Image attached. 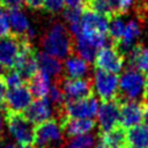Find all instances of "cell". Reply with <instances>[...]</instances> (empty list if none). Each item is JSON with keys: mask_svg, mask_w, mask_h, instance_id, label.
<instances>
[{"mask_svg": "<svg viewBox=\"0 0 148 148\" xmlns=\"http://www.w3.org/2000/svg\"><path fill=\"white\" fill-rule=\"evenodd\" d=\"M42 45L44 52L58 59L68 57L74 50L72 34L61 23H54L50 27V29L43 37Z\"/></svg>", "mask_w": 148, "mask_h": 148, "instance_id": "obj_1", "label": "cell"}, {"mask_svg": "<svg viewBox=\"0 0 148 148\" xmlns=\"http://www.w3.org/2000/svg\"><path fill=\"white\" fill-rule=\"evenodd\" d=\"M34 148H60L65 145V134L57 119L35 125Z\"/></svg>", "mask_w": 148, "mask_h": 148, "instance_id": "obj_2", "label": "cell"}, {"mask_svg": "<svg viewBox=\"0 0 148 148\" xmlns=\"http://www.w3.org/2000/svg\"><path fill=\"white\" fill-rule=\"evenodd\" d=\"M145 86V76L143 74L128 66L120 77H118V95L117 99L120 102L123 101H135L138 97L142 96Z\"/></svg>", "mask_w": 148, "mask_h": 148, "instance_id": "obj_3", "label": "cell"}, {"mask_svg": "<svg viewBox=\"0 0 148 148\" xmlns=\"http://www.w3.org/2000/svg\"><path fill=\"white\" fill-rule=\"evenodd\" d=\"M99 102L94 94L84 98L66 101L57 120L60 124L65 118H92L97 114Z\"/></svg>", "mask_w": 148, "mask_h": 148, "instance_id": "obj_4", "label": "cell"}, {"mask_svg": "<svg viewBox=\"0 0 148 148\" xmlns=\"http://www.w3.org/2000/svg\"><path fill=\"white\" fill-rule=\"evenodd\" d=\"M6 125L9 134L18 145H32L35 135V125L30 123L23 113L6 112Z\"/></svg>", "mask_w": 148, "mask_h": 148, "instance_id": "obj_5", "label": "cell"}, {"mask_svg": "<svg viewBox=\"0 0 148 148\" xmlns=\"http://www.w3.org/2000/svg\"><path fill=\"white\" fill-rule=\"evenodd\" d=\"M124 53L116 45H105L101 47L95 56L94 62L96 68L110 72V73H119L121 72L125 62Z\"/></svg>", "mask_w": 148, "mask_h": 148, "instance_id": "obj_6", "label": "cell"}, {"mask_svg": "<svg viewBox=\"0 0 148 148\" xmlns=\"http://www.w3.org/2000/svg\"><path fill=\"white\" fill-rule=\"evenodd\" d=\"M92 88L97 96L104 102L114 99L118 95V76L99 68H96L92 76Z\"/></svg>", "mask_w": 148, "mask_h": 148, "instance_id": "obj_7", "label": "cell"}, {"mask_svg": "<svg viewBox=\"0 0 148 148\" xmlns=\"http://www.w3.org/2000/svg\"><path fill=\"white\" fill-rule=\"evenodd\" d=\"M24 40L28 39L14 34L0 38V66L2 68L12 69L15 67Z\"/></svg>", "mask_w": 148, "mask_h": 148, "instance_id": "obj_8", "label": "cell"}, {"mask_svg": "<svg viewBox=\"0 0 148 148\" xmlns=\"http://www.w3.org/2000/svg\"><path fill=\"white\" fill-rule=\"evenodd\" d=\"M59 83L65 94L66 101L80 99L94 94L92 80L90 77H65L61 81L59 80Z\"/></svg>", "mask_w": 148, "mask_h": 148, "instance_id": "obj_9", "label": "cell"}, {"mask_svg": "<svg viewBox=\"0 0 148 148\" xmlns=\"http://www.w3.org/2000/svg\"><path fill=\"white\" fill-rule=\"evenodd\" d=\"M14 68L20 73L22 79L27 81L38 72L37 52L30 40H24Z\"/></svg>", "mask_w": 148, "mask_h": 148, "instance_id": "obj_10", "label": "cell"}, {"mask_svg": "<svg viewBox=\"0 0 148 148\" xmlns=\"http://www.w3.org/2000/svg\"><path fill=\"white\" fill-rule=\"evenodd\" d=\"M31 94L29 88L23 83L17 87L9 88L7 90L5 105L6 112H14V113H23L28 105L31 103ZM5 112V113H6Z\"/></svg>", "mask_w": 148, "mask_h": 148, "instance_id": "obj_11", "label": "cell"}, {"mask_svg": "<svg viewBox=\"0 0 148 148\" xmlns=\"http://www.w3.org/2000/svg\"><path fill=\"white\" fill-rule=\"evenodd\" d=\"M119 108L120 103L117 98L104 101L97 111L99 132H108L119 125Z\"/></svg>", "mask_w": 148, "mask_h": 148, "instance_id": "obj_12", "label": "cell"}, {"mask_svg": "<svg viewBox=\"0 0 148 148\" xmlns=\"http://www.w3.org/2000/svg\"><path fill=\"white\" fill-rule=\"evenodd\" d=\"M143 103L136 101H123L119 108V125L124 128H131L142 121Z\"/></svg>", "mask_w": 148, "mask_h": 148, "instance_id": "obj_13", "label": "cell"}, {"mask_svg": "<svg viewBox=\"0 0 148 148\" xmlns=\"http://www.w3.org/2000/svg\"><path fill=\"white\" fill-rule=\"evenodd\" d=\"M23 114L30 123H32L34 125H38L49 119H52L53 108L47 98H36L35 101H31V103L24 110Z\"/></svg>", "mask_w": 148, "mask_h": 148, "instance_id": "obj_14", "label": "cell"}, {"mask_svg": "<svg viewBox=\"0 0 148 148\" xmlns=\"http://www.w3.org/2000/svg\"><path fill=\"white\" fill-rule=\"evenodd\" d=\"M109 20L90 9L83 8L80 20V34H105L108 35ZM77 36V35H76ZM75 37V36H74Z\"/></svg>", "mask_w": 148, "mask_h": 148, "instance_id": "obj_15", "label": "cell"}, {"mask_svg": "<svg viewBox=\"0 0 148 148\" xmlns=\"http://www.w3.org/2000/svg\"><path fill=\"white\" fill-rule=\"evenodd\" d=\"M60 126L66 136H76L81 134L89 133L96 126L95 120L92 118H65Z\"/></svg>", "mask_w": 148, "mask_h": 148, "instance_id": "obj_16", "label": "cell"}, {"mask_svg": "<svg viewBox=\"0 0 148 148\" xmlns=\"http://www.w3.org/2000/svg\"><path fill=\"white\" fill-rule=\"evenodd\" d=\"M143 27H145V25L135 18V20H131V21L126 24V27L124 28L123 37H121L119 44L117 45V47L124 53L125 57H126L127 52L130 51V49L136 43L135 40L140 37Z\"/></svg>", "mask_w": 148, "mask_h": 148, "instance_id": "obj_17", "label": "cell"}, {"mask_svg": "<svg viewBox=\"0 0 148 148\" xmlns=\"http://www.w3.org/2000/svg\"><path fill=\"white\" fill-rule=\"evenodd\" d=\"M128 64L131 67L140 71L142 74L148 73V47L142 42H136L127 52Z\"/></svg>", "mask_w": 148, "mask_h": 148, "instance_id": "obj_18", "label": "cell"}, {"mask_svg": "<svg viewBox=\"0 0 148 148\" xmlns=\"http://www.w3.org/2000/svg\"><path fill=\"white\" fill-rule=\"evenodd\" d=\"M62 69H65L67 77H84L89 72V62L79 56L69 54L66 57Z\"/></svg>", "mask_w": 148, "mask_h": 148, "instance_id": "obj_19", "label": "cell"}, {"mask_svg": "<svg viewBox=\"0 0 148 148\" xmlns=\"http://www.w3.org/2000/svg\"><path fill=\"white\" fill-rule=\"evenodd\" d=\"M37 65L40 72L47 74L49 76H60L62 73V64L60 59L46 53L39 52L37 53Z\"/></svg>", "mask_w": 148, "mask_h": 148, "instance_id": "obj_20", "label": "cell"}, {"mask_svg": "<svg viewBox=\"0 0 148 148\" xmlns=\"http://www.w3.org/2000/svg\"><path fill=\"white\" fill-rule=\"evenodd\" d=\"M126 128L118 125L117 127L101 133V142L108 148H125L127 146V135Z\"/></svg>", "mask_w": 148, "mask_h": 148, "instance_id": "obj_21", "label": "cell"}, {"mask_svg": "<svg viewBox=\"0 0 148 148\" xmlns=\"http://www.w3.org/2000/svg\"><path fill=\"white\" fill-rule=\"evenodd\" d=\"M29 91L31 94V96L36 97V98H43L46 97L51 87V82H50V76L43 72H37L34 76H31L29 80Z\"/></svg>", "mask_w": 148, "mask_h": 148, "instance_id": "obj_22", "label": "cell"}, {"mask_svg": "<svg viewBox=\"0 0 148 148\" xmlns=\"http://www.w3.org/2000/svg\"><path fill=\"white\" fill-rule=\"evenodd\" d=\"M7 15L9 20L10 30H13L14 35L22 36L25 38V35L31 29L30 22L25 16V14L21 9H9Z\"/></svg>", "mask_w": 148, "mask_h": 148, "instance_id": "obj_23", "label": "cell"}, {"mask_svg": "<svg viewBox=\"0 0 148 148\" xmlns=\"http://www.w3.org/2000/svg\"><path fill=\"white\" fill-rule=\"evenodd\" d=\"M127 146L132 148H148V127L145 125H135L126 131Z\"/></svg>", "mask_w": 148, "mask_h": 148, "instance_id": "obj_24", "label": "cell"}, {"mask_svg": "<svg viewBox=\"0 0 148 148\" xmlns=\"http://www.w3.org/2000/svg\"><path fill=\"white\" fill-rule=\"evenodd\" d=\"M75 42H74V50L76 52V56L81 57L82 59H84L88 62L94 61L96 52L98 51L97 49H95L88 40H86L83 37L81 36H76L74 37Z\"/></svg>", "mask_w": 148, "mask_h": 148, "instance_id": "obj_25", "label": "cell"}, {"mask_svg": "<svg viewBox=\"0 0 148 148\" xmlns=\"http://www.w3.org/2000/svg\"><path fill=\"white\" fill-rule=\"evenodd\" d=\"M124 23H123V20L119 18V16H113L109 20V23H108V37L109 39L111 40V44L112 45H118L121 37H123V34H124Z\"/></svg>", "mask_w": 148, "mask_h": 148, "instance_id": "obj_26", "label": "cell"}, {"mask_svg": "<svg viewBox=\"0 0 148 148\" xmlns=\"http://www.w3.org/2000/svg\"><path fill=\"white\" fill-rule=\"evenodd\" d=\"M94 145H95V138L89 133L72 136L66 142L67 148H91Z\"/></svg>", "mask_w": 148, "mask_h": 148, "instance_id": "obj_27", "label": "cell"}, {"mask_svg": "<svg viewBox=\"0 0 148 148\" xmlns=\"http://www.w3.org/2000/svg\"><path fill=\"white\" fill-rule=\"evenodd\" d=\"M2 77L7 84L8 88H13V87H17V86H21L24 83V80L22 79V76L20 75V73L15 69V68H12V69H8L6 73L2 74Z\"/></svg>", "mask_w": 148, "mask_h": 148, "instance_id": "obj_28", "label": "cell"}, {"mask_svg": "<svg viewBox=\"0 0 148 148\" xmlns=\"http://www.w3.org/2000/svg\"><path fill=\"white\" fill-rule=\"evenodd\" d=\"M83 8H69L67 7L64 10V18L68 22V24H73V23H79L81 20V15H82Z\"/></svg>", "mask_w": 148, "mask_h": 148, "instance_id": "obj_29", "label": "cell"}, {"mask_svg": "<svg viewBox=\"0 0 148 148\" xmlns=\"http://www.w3.org/2000/svg\"><path fill=\"white\" fill-rule=\"evenodd\" d=\"M65 6V0H44V7L46 12L49 13H58L60 12Z\"/></svg>", "mask_w": 148, "mask_h": 148, "instance_id": "obj_30", "label": "cell"}, {"mask_svg": "<svg viewBox=\"0 0 148 148\" xmlns=\"http://www.w3.org/2000/svg\"><path fill=\"white\" fill-rule=\"evenodd\" d=\"M8 35H10V25H9L8 15L5 13V10L0 9V38H3Z\"/></svg>", "mask_w": 148, "mask_h": 148, "instance_id": "obj_31", "label": "cell"}, {"mask_svg": "<svg viewBox=\"0 0 148 148\" xmlns=\"http://www.w3.org/2000/svg\"><path fill=\"white\" fill-rule=\"evenodd\" d=\"M7 90L8 87L2 77V74H0V110L6 112V105H5V99H6V95H7Z\"/></svg>", "mask_w": 148, "mask_h": 148, "instance_id": "obj_32", "label": "cell"}, {"mask_svg": "<svg viewBox=\"0 0 148 148\" xmlns=\"http://www.w3.org/2000/svg\"><path fill=\"white\" fill-rule=\"evenodd\" d=\"M25 0H0V5L6 9H20Z\"/></svg>", "mask_w": 148, "mask_h": 148, "instance_id": "obj_33", "label": "cell"}, {"mask_svg": "<svg viewBox=\"0 0 148 148\" xmlns=\"http://www.w3.org/2000/svg\"><path fill=\"white\" fill-rule=\"evenodd\" d=\"M24 3L29 8L35 9V10H39L44 7V0H25Z\"/></svg>", "mask_w": 148, "mask_h": 148, "instance_id": "obj_34", "label": "cell"}, {"mask_svg": "<svg viewBox=\"0 0 148 148\" xmlns=\"http://www.w3.org/2000/svg\"><path fill=\"white\" fill-rule=\"evenodd\" d=\"M86 0H65V5L69 8H84Z\"/></svg>", "mask_w": 148, "mask_h": 148, "instance_id": "obj_35", "label": "cell"}, {"mask_svg": "<svg viewBox=\"0 0 148 148\" xmlns=\"http://www.w3.org/2000/svg\"><path fill=\"white\" fill-rule=\"evenodd\" d=\"M142 97H143V103H148V73L146 74L145 77V86H143V92H142Z\"/></svg>", "mask_w": 148, "mask_h": 148, "instance_id": "obj_36", "label": "cell"}, {"mask_svg": "<svg viewBox=\"0 0 148 148\" xmlns=\"http://www.w3.org/2000/svg\"><path fill=\"white\" fill-rule=\"evenodd\" d=\"M142 120L145 123V126L148 127V103H143V114H142Z\"/></svg>", "mask_w": 148, "mask_h": 148, "instance_id": "obj_37", "label": "cell"}, {"mask_svg": "<svg viewBox=\"0 0 148 148\" xmlns=\"http://www.w3.org/2000/svg\"><path fill=\"white\" fill-rule=\"evenodd\" d=\"M14 148H34L32 145H17V146H14Z\"/></svg>", "mask_w": 148, "mask_h": 148, "instance_id": "obj_38", "label": "cell"}, {"mask_svg": "<svg viewBox=\"0 0 148 148\" xmlns=\"http://www.w3.org/2000/svg\"><path fill=\"white\" fill-rule=\"evenodd\" d=\"M3 131V123H2V116H1V110H0V136Z\"/></svg>", "mask_w": 148, "mask_h": 148, "instance_id": "obj_39", "label": "cell"}, {"mask_svg": "<svg viewBox=\"0 0 148 148\" xmlns=\"http://www.w3.org/2000/svg\"><path fill=\"white\" fill-rule=\"evenodd\" d=\"M95 148H108V147H106L105 145H103L102 142H99V143H98V145H97V146H96Z\"/></svg>", "mask_w": 148, "mask_h": 148, "instance_id": "obj_40", "label": "cell"}, {"mask_svg": "<svg viewBox=\"0 0 148 148\" xmlns=\"http://www.w3.org/2000/svg\"><path fill=\"white\" fill-rule=\"evenodd\" d=\"M1 72H2V67H1V66H0V74H2V73H1Z\"/></svg>", "mask_w": 148, "mask_h": 148, "instance_id": "obj_41", "label": "cell"}, {"mask_svg": "<svg viewBox=\"0 0 148 148\" xmlns=\"http://www.w3.org/2000/svg\"><path fill=\"white\" fill-rule=\"evenodd\" d=\"M1 143H2V140H1V138H0V148H1Z\"/></svg>", "mask_w": 148, "mask_h": 148, "instance_id": "obj_42", "label": "cell"}, {"mask_svg": "<svg viewBox=\"0 0 148 148\" xmlns=\"http://www.w3.org/2000/svg\"><path fill=\"white\" fill-rule=\"evenodd\" d=\"M125 148H132V147H130V146H126V147H125Z\"/></svg>", "mask_w": 148, "mask_h": 148, "instance_id": "obj_43", "label": "cell"}, {"mask_svg": "<svg viewBox=\"0 0 148 148\" xmlns=\"http://www.w3.org/2000/svg\"><path fill=\"white\" fill-rule=\"evenodd\" d=\"M147 39H148V30H147Z\"/></svg>", "mask_w": 148, "mask_h": 148, "instance_id": "obj_44", "label": "cell"}]
</instances>
